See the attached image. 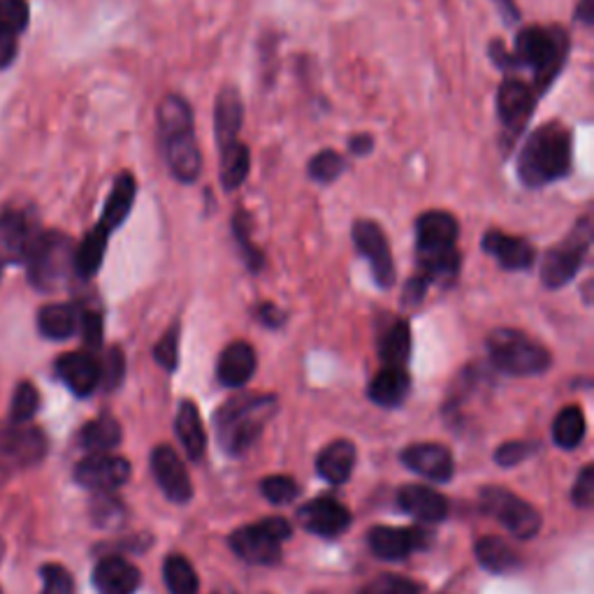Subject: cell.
Here are the masks:
<instances>
[{
  "instance_id": "obj_1",
  "label": "cell",
  "mask_w": 594,
  "mask_h": 594,
  "mask_svg": "<svg viewBox=\"0 0 594 594\" xmlns=\"http://www.w3.org/2000/svg\"><path fill=\"white\" fill-rule=\"evenodd\" d=\"M518 179L527 188H543L566 179L574 169V142L562 121H548L527 135L518 154Z\"/></svg>"
},
{
  "instance_id": "obj_2",
  "label": "cell",
  "mask_w": 594,
  "mask_h": 594,
  "mask_svg": "<svg viewBox=\"0 0 594 594\" xmlns=\"http://www.w3.org/2000/svg\"><path fill=\"white\" fill-rule=\"evenodd\" d=\"M460 223L443 209L422 211L416 219L418 277L432 284H451L458 279L462 256L458 253Z\"/></svg>"
},
{
  "instance_id": "obj_3",
  "label": "cell",
  "mask_w": 594,
  "mask_h": 594,
  "mask_svg": "<svg viewBox=\"0 0 594 594\" xmlns=\"http://www.w3.org/2000/svg\"><path fill=\"white\" fill-rule=\"evenodd\" d=\"M158 144L173 177L182 184H196L202 173V154L194 110L182 96H165L158 105Z\"/></svg>"
},
{
  "instance_id": "obj_4",
  "label": "cell",
  "mask_w": 594,
  "mask_h": 594,
  "mask_svg": "<svg viewBox=\"0 0 594 594\" xmlns=\"http://www.w3.org/2000/svg\"><path fill=\"white\" fill-rule=\"evenodd\" d=\"M571 52V37L562 26H527L514 40V70L532 73V89L546 94L564 70Z\"/></svg>"
},
{
  "instance_id": "obj_5",
  "label": "cell",
  "mask_w": 594,
  "mask_h": 594,
  "mask_svg": "<svg viewBox=\"0 0 594 594\" xmlns=\"http://www.w3.org/2000/svg\"><path fill=\"white\" fill-rule=\"evenodd\" d=\"M277 411L274 395H235L215 414L217 435L223 449L230 455L244 453L256 441L265 428V422Z\"/></svg>"
},
{
  "instance_id": "obj_6",
  "label": "cell",
  "mask_w": 594,
  "mask_h": 594,
  "mask_svg": "<svg viewBox=\"0 0 594 594\" xmlns=\"http://www.w3.org/2000/svg\"><path fill=\"white\" fill-rule=\"evenodd\" d=\"M487 355L508 376H539L553 365L550 351L516 328H497L487 337Z\"/></svg>"
},
{
  "instance_id": "obj_7",
  "label": "cell",
  "mask_w": 594,
  "mask_h": 594,
  "mask_svg": "<svg viewBox=\"0 0 594 594\" xmlns=\"http://www.w3.org/2000/svg\"><path fill=\"white\" fill-rule=\"evenodd\" d=\"M29 279L37 290H56L75 270V244L63 232H42L29 251Z\"/></svg>"
},
{
  "instance_id": "obj_8",
  "label": "cell",
  "mask_w": 594,
  "mask_h": 594,
  "mask_svg": "<svg viewBox=\"0 0 594 594\" xmlns=\"http://www.w3.org/2000/svg\"><path fill=\"white\" fill-rule=\"evenodd\" d=\"M592 246V219L583 217L569 230V235L546 251L541 261V282L546 288L558 290L576 279Z\"/></svg>"
},
{
  "instance_id": "obj_9",
  "label": "cell",
  "mask_w": 594,
  "mask_h": 594,
  "mask_svg": "<svg viewBox=\"0 0 594 594\" xmlns=\"http://www.w3.org/2000/svg\"><path fill=\"white\" fill-rule=\"evenodd\" d=\"M293 535L284 518H265L256 525L240 527L230 537V548L249 564H274L282 558V543Z\"/></svg>"
},
{
  "instance_id": "obj_10",
  "label": "cell",
  "mask_w": 594,
  "mask_h": 594,
  "mask_svg": "<svg viewBox=\"0 0 594 594\" xmlns=\"http://www.w3.org/2000/svg\"><path fill=\"white\" fill-rule=\"evenodd\" d=\"M481 506L485 514L495 516L516 539H532L541 529V516L532 504L497 485H487L481 491Z\"/></svg>"
},
{
  "instance_id": "obj_11",
  "label": "cell",
  "mask_w": 594,
  "mask_h": 594,
  "mask_svg": "<svg viewBox=\"0 0 594 594\" xmlns=\"http://www.w3.org/2000/svg\"><path fill=\"white\" fill-rule=\"evenodd\" d=\"M537 91L532 89V84H527L518 77H506L495 98V108H497V119L502 123V131L506 142L512 144L525 129L529 119H532L537 110Z\"/></svg>"
},
{
  "instance_id": "obj_12",
  "label": "cell",
  "mask_w": 594,
  "mask_h": 594,
  "mask_svg": "<svg viewBox=\"0 0 594 594\" xmlns=\"http://www.w3.org/2000/svg\"><path fill=\"white\" fill-rule=\"evenodd\" d=\"M351 238L360 256L370 263L376 286L384 290L393 288L397 272H395L393 251H391L384 228L372 219H358L351 228Z\"/></svg>"
},
{
  "instance_id": "obj_13",
  "label": "cell",
  "mask_w": 594,
  "mask_h": 594,
  "mask_svg": "<svg viewBox=\"0 0 594 594\" xmlns=\"http://www.w3.org/2000/svg\"><path fill=\"white\" fill-rule=\"evenodd\" d=\"M75 479L81 487H87V491L112 493L131 479V464L119 455L94 453L91 458H84L77 464Z\"/></svg>"
},
{
  "instance_id": "obj_14",
  "label": "cell",
  "mask_w": 594,
  "mask_h": 594,
  "mask_svg": "<svg viewBox=\"0 0 594 594\" xmlns=\"http://www.w3.org/2000/svg\"><path fill=\"white\" fill-rule=\"evenodd\" d=\"M297 520H300V525L307 529V532L323 537V539H334L349 529L351 512L337 499L318 497L297 512Z\"/></svg>"
},
{
  "instance_id": "obj_15",
  "label": "cell",
  "mask_w": 594,
  "mask_h": 594,
  "mask_svg": "<svg viewBox=\"0 0 594 594\" xmlns=\"http://www.w3.org/2000/svg\"><path fill=\"white\" fill-rule=\"evenodd\" d=\"M367 543L376 558L397 562L426 548L428 535L418 527H374L370 529Z\"/></svg>"
},
{
  "instance_id": "obj_16",
  "label": "cell",
  "mask_w": 594,
  "mask_h": 594,
  "mask_svg": "<svg viewBox=\"0 0 594 594\" xmlns=\"http://www.w3.org/2000/svg\"><path fill=\"white\" fill-rule=\"evenodd\" d=\"M152 470H154V476L161 485L163 495L169 502L186 504L190 497H194V485H190V476H188L186 466L175 449H169V446H156L154 453H152Z\"/></svg>"
},
{
  "instance_id": "obj_17",
  "label": "cell",
  "mask_w": 594,
  "mask_h": 594,
  "mask_svg": "<svg viewBox=\"0 0 594 594\" xmlns=\"http://www.w3.org/2000/svg\"><path fill=\"white\" fill-rule=\"evenodd\" d=\"M481 246L487 256H493L497 265L506 272H527L537 263V249L532 244L525 238L506 235L502 230L485 232Z\"/></svg>"
},
{
  "instance_id": "obj_18",
  "label": "cell",
  "mask_w": 594,
  "mask_h": 594,
  "mask_svg": "<svg viewBox=\"0 0 594 594\" xmlns=\"http://www.w3.org/2000/svg\"><path fill=\"white\" fill-rule=\"evenodd\" d=\"M402 462H405L411 472L418 476L446 483L453 476V455L441 443H416L402 453Z\"/></svg>"
},
{
  "instance_id": "obj_19",
  "label": "cell",
  "mask_w": 594,
  "mask_h": 594,
  "mask_svg": "<svg viewBox=\"0 0 594 594\" xmlns=\"http://www.w3.org/2000/svg\"><path fill=\"white\" fill-rule=\"evenodd\" d=\"M56 372L77 397H87L100 386V365L91 353L75 351L58 358Z\"/></svg>"
},
{
  "instance_id": "obj_20",
  "label": "cell",
  "mask_w": 594,
  "mask_h": 594,
  "mask_svg": "<svg viewBox=\"0 0 594 594\" xmlns=\"http://www.w3.org/2000/svg\"><path fill=\"white\" fill-rule=\"evenodd\" d=\"M0 455L19 464H37L47 455V439L35 428H0Z\"/></svg>"
},
{
  "instance_id": "obj_21",
  "label": "cell",
  "mask_w": 594,
  "mask_h": 594,
  "mask_svg": "<svg viewBox=\"0 0 594 594\" xmlns=\"http://www.w3.org/2000/svg\"><path fill=\"white\" fill-rule=\"evenodd\" d=\"M256 365L258 358L249 342H232L219 355L217 376L226 388H242L256 372Z\"/></svg>"
},
{
  "instance_id": "obj_22",
  "label": "cell",
  "mask_w": 594,
  "mask_h": 594,
  "mask_svg": "<svg viewBox=\"0 0 594 594\" xmlns=\"http://www.w3.org/2000/svg\"><path fill=\"white\" fill-rule=\"evenodd\" d=\"M397 502L402 512L420 522H441L449 514V502L428 485H405L397 493Z\"/></svg>"
},
{
  "instance_id": "obj_23",
  "label": "cell",
  "mask_w": 594,
  "mask_h": 594,
  "mask_svg": "<svg viewBox=\"0 0 594 594\" xmlns=\"http://www.w3.org/2000/svg\"><path fill=\"white\" fill-rule=\"evenodd\" d=\"M244 123V102L235 87H223L215 102V135L219 148L238 142Z\"/></svg>"
},
{
  "instance_id": "obj_24",
  "label": "cell",
  "mask_w": 594,
  "mask_h": 594,
  "mask_svg": "<svg viewBox=\"0 0 594 594\" xmlns=\"http://www.w3.org/2000/svg\"><path fill=\"white\" fill-rule=\"evenodd\" d=\"M94 585L100 594H135L140 571L123 558H105L94 569Z\"/></svg>"
},
{
  "instance_id": "obj_25",
  "label": "cell",
  "mask_w": 594,
  "mask_h": 594,
  "mask_svg": "<svg viewBox=\"0 0 594 594\" xmlns=\"http://www.w3.org/2000/svg\"><path fill=\"white\" fill-rule=\"evenodd\" d=\"M35 238L33 223L26 215L8 211L0 217V249L10 261H26Z\"/></svg>"
},
{
  "instance_id": "obj_26",
  "label": "cell",
  "mask_w": 594,
  "mask_h": 594,
  "mask_svg": "<svg viewBox=\"0 0 594 594\" xmlns=\"http://www.w3.org/2000/svg\"><path fill=\"white\" fill-rule=\"evenodd\" d=\"M409 388H411V378L405 367H384L370 381L367 395L374 405L395 409L407 399Z\"/></svg>"
},
{
  "instance_id": "obj_27",
  "label": "cell",
  "mask_w": 594,
  "mask_h": 594,
  "mask_svg": "<svg viewBox=\"0 0 594 594\" xmlns=\"http://www.w3.org/2000/svg\"><path fill=\"white\" fill-rule=\"evenodd\" d=\"M355 464V446L346 439L328 443L316 458V472L332 485H342L349 481Z\"/></svg>"
},
{
  "instance_id": "obj_28",
  "label": "cell",
  "mask_w": 594,
  "mask_h": 594,
  "mask_svg": "<svg viewBox=\"0 0 594 594\" xmlns=\"http://www.w3.org/2000/svg\"><path fill=\"white\" fill-rule=\"evenodd\" d=\"M135 196H138V182L131 173H121L110 190V198L105 202L102 209V219L100 226L112 232L117 230L125 219H129L131 209L135 205Z\"/></svg>"
},
{
  "instance_id": "obj_29",
  "label": "cell",
  "mask_w": 594,
  "mask_h": 594,
  "mask_svg": "<svg viewBox=\"0 0 594 594\" xmlns=\"http://www.w3.org/2000/svg\"><path fill=\"white\" fill-rule=\"evenodd\" d=\"M378 355L386 367H405L411 355V328L405 318H391L378 337Z\"/></svg>"
},
{
  "instance_id": "obj_30",
  "label": "cell",
  "mask_w": 594,
  "mask_h": 594,
  "mask_svg": "<svg viewBox=\"0 0 594 594\" xmlns=\"http://www.w3.org/2000/svg\"><path fill=\"white\" fill-rule=\"evenodd\" d=\"M177 437L182 441V446L186 449V455L190 460H200L207 451V435L202 428V418L198 407L194 402L186 399L182 402L179 414H177Z\"/></svg>"
},
{
  "instance_id": "obj_31",
  "label": "cell",
  "mask_w": 594,
  "mask_h": 594,
  "mask_svg": "<svg viewBox=\"0 0 594 594\" xmlns=\"http://www.w3.org/2000/svg\"><path fill=\"white\" fill-rule=\"evenodd\" d=\"M110 242V232L105 230L100 223L89 232L84 242L75 249V272L81 279H94L102 261H105V251H108Z\"/></svg>"
},
{
  "instance_id": "obj_32",
  "label": "cell",
  "mask_w": 594,
  "mask_h": 594,
  "mask_svg": "<svg viewBox=\"0 0 594 594\" xmlns=\"http://www.w3.org/2000/svg\"><path fill=\"white\" fill-rule=\"evenodd\" d=\"M221 163H219V179L226 190H235L240 188L251 169V152L244 142H232L219 148Z\"/></svg>"
},
{
  "instance_id": "obj_33",
  "label": "cell",
  "mask_w": 594,
  "mask_h": 594,
  "mask_svg": "<svg viewBox=\"0 0 594 594\" xmlns=\"http://www.w3.org/2000/svg\"><path fill=\"white\" fill-rule=\"evenodd\" d=\"M37 326L42 334L56 339V342H61V339H70L79 330V311L66 302L47 305L40 309Z\"/></svg>"
},
{
  "instance_id": "obj_34",
  "label": "cell",
  "mask_w": 594,
  "mask_h": 594,
  "mask_svg": "<svg viewBox=\"0 0 594 594\" xmlns=\"http://www.w3.org/2000/svg\"><path fill=\"white\" fill-rule=\"evenodd\" d=\"M476 558H479L481 566L493 571V574H512V571H516L520 564L516 550L497 537L479 539L476 541Z\"/></svg>"
},
{
  "instance_id": "obj_35",
  "label": "cell",
  "mask_w": 594,
  "mask_h": 594,
  "mask_svg": "<svg viewBox=\"0 0 594 594\" xmlns=\"http://www.w3.org/2000/svg\"><path fill=\"white\" fill-rule=\"evenodd\" d=\"M119 441H121V426L112 416H100L87 422L81 430L84 449H89L91 453H108L117 449Z\"/></svg>"
},
{
  "instance_id": "obj_36",
  "label": "cell",
  "mask_w": 594,
  "mask_h": 594,
  "mask_svg": "<svg viewBox=\"0 0 594 594\" xmlns=\"http://www.w3.org/2000/svg\"><path fill=\"white\" fill-rule=\"evenodd\" d=\"M585 414L581 407H564L556 422H553V441L560 446V449H576V446L583 441L585 437Z\"/></svg>"
},
{
  "instance_id": "obj_37",
  "label": "cell",
  "mask_w": 594,
  "mask_h": 594,
  "mask_svg": "<svg viewBox=\"0 0 594 594\" xmlns=\"http://www.w3.org/2000/svg\"><path fill=\"white\" fill-rule=\"evenodd\" d=\"M163 579H165L167 590L173 594H198L200 590V581H198L194 564L182 556H173L165 560Z\"/></svg>"
},
{
  "instance_id": "obj_38",
  "label": "cell",
  "mask_w": 594,
  "mask_h": 594,
  "mask_svg": "<svg viewBox=\"0 0 594 594\" xmlns=\"http://www.w3.org/2000/svg\"><path fill=\"white\" fill-rule=\"evenodd\" d=\"M251 228H253V221L249 217V211L240 209L235 219H232V235H235V242L240 246V253H242L246 267L253 274H258L265 267V256H263V251L251 242Z\"/></svg>"
},
{
  "instance_id": "obj_39",
  "label": "cell",
  "mask_w": 594,
  "mask_h": 594,
  "mask_svg": "<svg viewBox=\"0 0 594 594\" xmlns=\"http://www.w3.org/2000/svg\"><path fill=\"white\" fill-rule=\"evenodd\" d=\"M346 169V158L342 154H337L334 148H323V152H318L316 156H311L307 173L316 184H332Z\"/></svg>"
},
{
  "instance_id": "obj_40",
  "label": "cell",
  "mask_w": 594,
  "mask_h": 594,
  "mask_svg": "<svg viewBox=\"0 0 594 594\" xmlns=\"http://www.w3.org/2000/svg\"><path fill=\"white\" fill-rule=\"evenodd\" d=\"M40 407V395L33 384H19L12 397V407H10V418L14 426H21V422H29Z\"/></svg>"
},
{
  "instance_id": "obj_41",
  "label": "cell",
  "mask_w": 594,
  "mask_h": 594,
  "mask_svg": "<svg viewBox=\"0 0 594 594\" xmlns=\"http://www.w3.org/2000/svg\"><path fill=\"white\" fill-rule=\"evenodd\" d=\"M29 24L26 0H0V31L19 35Z\"/></svg>"
},
{
  "instance_id": "obj_42",
  "label": "cell",
  "mask_w": 594,
  "mask_h": 594,
  "mask_svg": "<svg viewBox=\"0 0 594 594\" xmlns=\"http://www.w3.org/2000/svg\"><path fill=\"white\" fill-rule=\"evenodd\" d=\"M179 332H182L179 323L169 326L167 332L158 339V344L154 346L156 363L167 372H175L179 365Z\"/></svg>"
},
{
  "instance_id": "obj_43",
  "label": "cell",
  "mask_w": 594,
  "mask_h": 594,
  "mask_svg": "<svg viewBox=\"0 0 594 594\" xmlns=\"http://www.w3.org/2000/svg\"><path fill=\"white\" fill-rule=\"evenodd\" d=\"M261 491L272 504L284 506L300 495V485H297V481L290 476H267L261 483Z\"/></svg>"
},
{
  "instance_id": "obj_44",
  "label": "cell",
  "mask_w": 594,
  "mask_h": 594,
  "mask_svg": "<svg viewBox=\"0 0 594 594\" xmlns=\"http://www.w3.org/2000/svg\"><path fill=\"white\" fill-rule=\"evenodd\" d=\"M98 365H100V384L108 391L119 388L123 376H125L123 351L119 346H112L108 353H105L102 363H98Z\"/></svg>"
},
{
  "instance_id": "obj_45",
  "label": "cell",
  "mask_w": 594,
  "mask_h": 594,
  "mask_svg": "<svg viewBox=\"0 0 594 594\" xmlns=\"http://www.w3.org/2000/svg\"><path fill=\"white\" fill-rule=\"evenodd\" d=\"M360 594H420V587L409 579L384 574V576H378L376 581L367 583Z\"/></svg>"
},
{
  "instance_id": "obj_46",
  "label": "cell",
  "mask_w": 594,
  "mask_h": 594,
  "mask_svg": "<svg viewBox=\"0 0 594 594\" xmlns=\"http://www.w3.org/2000/svg\"><path fill=\"white\" fill-rule=\"evenodd\" d=\"M42 594H75L73 576L61 564L42 566Z\"/></svg>"
},
{
  "instance_id": "obj_47",
  "label": "cell",
  "mask_w": 594,
  "mask_h": 594,
  "mask_svg": "<svg viewBox=\"0 0 594 594\" xmlns=\"http://www.w3.org/2000/svg\"><path fill=\"white\" fill-rule=\"evenodd\" d=\"M537 453V443L532 441H508L504 446H499L495 460L499 466H516L520 462H525L527 458H532Z\"/></svg>"
},
{
  "instance_id": "obj_48",
  "label": "cell",
  "mask_w": 594,
  "mask_h": 594,
  "mask_svg": "<svg viewBox=\"0 0 594 594\" xmlns=\"http://www.w3.org/2000/svg\"><path fill=\"white\" fill-rule=\"evenodd\" d=\"M79 330L84 337V344L91 351H98L102 346V316L94 309H87L79 314Z\"/></svg>"
},
{
  "instance_id": "obj_49",
  "label": "cell",
  "mask_w": 594,
  "mask_h": 594,
  "mask_svg": "<svg viewBox=\"0 0 594 594\" xmlns=\"http://www.w3.org/2000/svg\"><path fill=\"white\" fill-rule=\"evenodd\" d=\"M571 499H574V504L581 506V508L592 506V502H594V466L592 464H587L585 470L581 472V476L576 479Z\"/></svg>"
},
{
  "instance_id": "obj_50",
  "label": "cell",
  "mask_w": 594,
  "mask_h": 594,
  "mask_svg": "<svg viewBox=\"0 0 594 594\" xmlns=\"http://www.w3.org/2000/svg\"><path fill=\"white\" fill-rule=\"evenodd\" d=\"M428 290H430V284L422 277H418V274H414V277L405 286V293H402V302H405L407 307H416L426 300Z\"/></svg>"
},
{
  "instance_id": "obj_51",
  "label": "cell",
  "mask_w": 594,
  "mask_h": 594,
  "mask_svg": "<svg viewBox=\"0 0 594 594\" xmlns=\"http://www.w3.org/2000/svg\"><path fill=\"white\" fill-rule=\"evenodd\" d=\"M256 318L258 321L265 326V328H282L286 323V311L279 309L277 305H272V302H263L256 307Z\"/></svg>"
},
{
  "instance_id": "obj_52",
  "label": "cell",
  "mask_w": 594,
  "mask_h": 594,
  "mask_svg": "<svg viewBox=\"0 0 594 594\" xmlns=\"http://www.w3.org/2000/svg\"><path fill=\"white\" fill-rule=\"evenodd\" d=\"M487 54H491L493 63L504 70V73H514V58H512V50H508L502 40H493L491 42V50H487Z\"/></svg>"
},
{
  "instance_id": "obj_53",
  "label": "cell",
  "mask_w": 594,
  "mask_h": 594,
  "mask_svg": "<svg viewBox=\"0 0 594 594\" xmlns=\"http://www.w3.org/2000/svg\"><path fill=\"white\" fill-rule=\"evenodd\" d=\"M14 54H16V37L0 31V70L10 66L14 61Z\"/></svg>"
},
{
  "instance_id": "obj_54",
  "label": "cell",
  "mask_w": 594,
  "mask_h": 594,
  "mask_svg": "<svg viewBox=\"0 0 594 594\" xmlns=\"http://www.w3.org/2000/svg\"><path fill=\"white\" fill-rule=\"evenodd\" d=\"M372 148H374V138L367 135V133H358V135H353V138L349 140V152H351L353 156L363 158V156L372 154Z\"/></svg>"
},
{
  "instance_id": "obj_55",
  "label": "cell",
  "mask_w": 594,
  "mask_h": 594,
  "mask_svg": "<svg viewBox=\"0 0 594 594\" xmlns=\"http://www.w3.org/2000/svg\"><path fill=\"white\" fill-rule=\"evenodd\" d=\"M495 6H497V10H499V14H502V19L506 21V24H520V19H522V14H520V8H518V3H516V0H495Z\"/></svg>"
},
{
  "instance_id": "obj_56",
  "label": "cell",
  "mask_w": 594,
  "mask_h": 594,
  "mask_svg": "<svg viewBox=\"0 0 594 594\" xmlns=\"http://www.w3.org/2000/svg\"><path fill=\"white\" fill-rule=\"evenodd\" d=\"M574 16L581 21V24L592 26V24H594V8H592V0H581V3L576 6Z\"/></svg>"
},
{
  "instance_id": "obj_57",
  "label": "cell",
  "mask_w": 594,
  "mask_h": 594,
  "mask_svg": "<svg viewBox=\"0 0 594 594\" xmlns=\"http://www.w3.org/2000/svg\"><path fill=\"white\" fill-rule=\"evenodd\" d=\"M8 479V470H6V466H0V483H3Z\"/></svg>"
},
{
  "instance_id": "obj_58",
  "label": "cell",
  "mask_w": 594,
  "mask_h": 594,
  "mask_svg": "<svg viewBox=\"0 0 594 594\" xmlns=\"http://www.w3.org/2000/svg\"><path fill=\"white\" fill-rule=\"evenodd\" d=\"M0 274H3V263H0Z\"/></svg>"
}]
</instances>
